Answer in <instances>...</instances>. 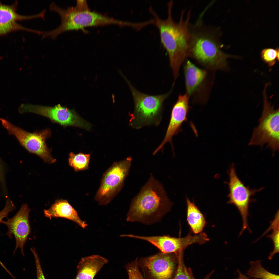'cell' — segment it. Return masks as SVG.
I'll list each match as a JSON object with an SVG mask.
<instances>
[{
	"label": "cell",
	"mask_w": 279,
	"mask_h": 279,
	"mask_svg": "<svg viewBox=\"0 0 279 279\" xmlns=\"http://www.w3.org/2000/svg\"><path fill=\"white\" fill-rule=\"evenodd\" d=\"M173 6L172 1L168 3L167 17L165 19L160 18L151 7L149 10L153 17V24L159 30L161 43L167 53L170 66L176 80L181 65L189 56L188 26L191 10L189 11L185 19V10L182 11L179 21L176 22L172 16Z\"/></svg>",
	"instance_id": "6da1fadb"
},
{
	"label": "cell",
	"mask_w": 279,
	"mask_h": 279,
	"mask_svg": "<svg viewBox=\"0 0 279 279\" xmlns=\"http://www.w3.org/2000/svg\"><path fill=\"white\" fill-rule=\"evenodd\" d=\"M189 56L211 69H226L227 59L234 56L221 50L219 29L205 25L200 17L194 24L188 26Z\"/></svg>",
	"instance_id": "7a4b0ae2"
},
{
	"label": "cell",
	"mask_w": 279,
	"mask_h": 279,
	"mask_svg": "<svg viewBox=\"0 0 279 279\" xmlns=\"http://www.w3.org/2000/svg\"><path fill=\"white\" fill-rule=\"evenodd\" d=\"M172 205L162 184L151 175L132 201L126 220L146 224L155 223L170 211Z\"/></svg>",
	"instance_id": "3957f363"
},
{
	"label": "cell",
	"mask_w": 279,
	"mask_h": 279,
	"mask_svg": "<svg viewBox=\"0 0 279 279\" xmlns=\"http://www.w3.org/2000/svg\"><path fill=\"white\" fill-rule=\"evenodd\" d=\"M49 8L50 10L58 13L61 19L60 25L49 32L50 36L53 39L65 32L83 29L88 26L112 24L126 26L127 24L126 21L117 20L91 11L87 5H76L75 7H70L65 9L53 2L50 4Z\"/></svg>",
	"instance_id": "277c9868"
},
{
	"label": "cell",
	"mask_w": 279,
	"mask_h": 279,
	"mask_svg": "<svg viewBox=\"0 0 279 279\" xmlns=\"http://www.w3.org/2000/svg\"><path fill=\"white\" fill-rule=\"evenodd\" d=\"M123 76L129 86L134 102V109L131 116L130 125L137 129L151 124L158 125L161 120L163 102L169 96L171 90L161 95L146 94L138 90L125 76Z\"/></svg>",
	"instance_id": "5b68a950"
},
{
	"label": "cell",
	"mask_w": 279,
	"mask_h": 279,
	"mask_svg": "<svg viewBox=\"0 0 279 279\" xmlns=\"http://www.w3.org/2000/svg\"><path fill=\"white\" fill-rule=\"evenodd\" d=\"M266 85L263 92L264 104L258 126L253 129L249 145L267 147L273 152L279 149V110L275 109L268 100Z\"/></svg>",
	"instance_id": "8992f818"
},
{
	"label": "cell",
	"mask_w": 279,
	"mask_h": 279,
	"mask_svg": "<svg viewBox=\"0 0 279 279\" xmlns=\"http://www.w3.org/2000/svg\"><path fill=\"white\" fill-rule=\"evenodd\" d=\"M131 161V157H129L115 162L104 173L95 197L99 205H106L121 190L128 174Z\"/></svg>",
	"instance_id": "52a82bcc"
},
{
	"label": "cell",
	"mask_w": 279,
	"mask_h": 279,
	"mask_svg": "<svg viewBox=\"0 0 279 279\" xmlns=\"http://www.w3.org/2000/svg\"><path fill=\"white\" fill-rule=\"evenodd\" d=\"M3 126L9 133L14 136L20 144L29 152L35 154L47 163L56 162L47 146L46 140L51 135L49 129L31 133L12 124L3 118H0Z\"/></svg>",
	"instance_id": "ba28073f"
},
{
	"label": "cell",
	"mask_w": 279,
	"mask_h": 279,
	"mask_svg": "<svg viewBox=\"0 0 279 279\" xmlns=\"http://www.w3.org/2000/svg\"><path fill=\"white\" fill-rule=\"evenodd\" d=\"M21 113L31 112L41 115L53 122L64 126H73L89 130L91 124L81 117L73 110L60 104L48 106L30 104H22L19 108Z\"/></svg>",
	"instance_id": "9c48e42d"
},
{
	"label": "cell",
	"mask_w": 279,
	"mask_h": 279,
	"mask_svg": "<svg viewBox=\"0 0 279 279\" xmlns=\"http://www.w3.org/2000/svg\"><path fill=\"white\" fill-rule=\"evenodd\" d=\"M177 262L175 254L161 252L138 260L144 279H173Z\"/></svg>",
	"instance_id": "30bf717a"
},
{
	"label": "cell",
	"mask_w": 279,
	"mask_h": 279,
	"mask_svg": "<svg viewBox=\"0 0 279 279\" xmlns=\"http://www.w3.org/2000/svg\"><path fill=\"white\" fill-rule=\"evenodd\" d=\"M229 174V193L228 197L229 200L227 203L234 205L241 215L243 226L240 236L246 229H248L250 233L251 232L247 221L249 204L251 201V197L261 189L259 190L250 189L248 187L246 186L237 176L233 164L230 169Z\"/></svg>",
	"instance_id": "8fae6325"
},
{
	"label": "cell",
	"mask_w": 279,
	"mask_h": 279,
	"mask_svg": "<svg viewBox=\"0 0 279 279\" xmlns=\"http://www.w3.org/2000/svg\"><path fill=\"white\" fill-rule=\"evenodd\" d=\"M131 238L146 241L157 247L161 252L166 253H173L177 256L183 253L186 247L194 243H205L206 238L204 234L200 233L192 235L191 233L183 238H176L168 235L144 236L131 234Z\"/></svg>",
	"instance_id": "7c38bea8"
},
{
	"label": "cell",
	"mask_w": 279,
	"mask_h": 279,
	"mask_svg": "<svg viewBox=\"0 0 279 279\" xmlns=\"http://www.w3.org/2000/svg\"><path fill=\"white\" fill-rule=\"evenodd\" d=\"M30 211L27 204H23L13 217L8 218L6 221L2 220L0 222L7 226L8 231L6 235L10 238H12V235L15 237L16 244L14 254L19 248L22 255H24V247L31 230L29 219Z\"/></svg>",
	"instance_id": "4fadbf2b"
},
{
	"label": "cell",
	"mask_w": 279,
	"mask_h": 279,
	"mask_svg": "<svg viewBox=\"0 0 279 279\" xmlns=\"http://www.w3.org/2000/svg\"><path fill=\"white\" fill-rule=\"evenodd\" d=\"M16 8L14 4L8 5L0 2V35L19 30H25L39 35L42 34V31L25 27L18 24L17 21L39 17L44 18L45 10L35 15L24 16L18 14L16 12Z\"/></svg>",
	"instance_id": "5bb4252c"
},
{
	"label": "cell",
	"mask_w": 279,
	"mask_h": 279,
	"mask_svg": "<svg viewBox=\"0 0 279 279\" xmlns=\"http://www.w3.org/2000/svg\"><path fill=\"white\" fill-rule=\"evenodd\" d=\"M189 97L186 93L180 95L178 97L173 107L165 137L161 144L154 151L153 155L161 149L167 143L172 144L173 137L180 131L182 125L187 120V115L189 108Z\"/></svg>",
	"instance_id": "9a60e30c"
},
{
	"label": "cell",
	"mask_w": 279,
	"mask_h": 279,
	"mask_svg": "<svg viewBox=\"0 0 279 279\" xmlns=\"http://www.w3.org/2000/svg\"><path fill=\"white\" fill-rule=\"evenodd\" d=\"M45 216L50 219L53 218H62L72 221L83 228L87 226L82 220L76 211L66 200H56L49 209L44 210Z\"/></svg>",
	"instance_id": "2e32d148"
},
{
	"label": "cell",
	"mask_w": 279,
	"mask_h": 279,
	"mask_svg": "<svg viewBox=\"0 0 279 279\" xmlns=\"http://www.w3.org/2000/svg\"><path fill=\"white\" fill-rule=\"evenodd\" d=\"M108 260L99 255L82 258L76 267L77 274L74 279H94Z\"/></svg>",
	"instance_id": "e0dca14e"
},
{
	"label": "cell",
	"mask_w": 279,
	"mask_h": 279,
	"mask_svg": "<svg viewBox=\"0 0 279 279\" xmlns=\"http://www.w3.org/2000/svg\"><path fill=\"white\" fill-rule=\"evenodd\" d=\"M184 72L187 94L189 96L193 93L203 80L206 72L188 60L184 66Z\"/></svg>",
	"instance_id": "ac0fdd59"
},
{
	"label": "cell",
	"mask_w": 279,
	"mask_h": 279,
	"mask_svg": "<svg viewBox=\"0 0 279 279\" xmlns=\"http://www.w3.org/2000/svg\"><path fill=\"white\" fill-rule=\"evenodd\" d=\"M187 220L192 231L199 234L203 231L206 224L205 217L195 204L187 198Z\"/></svg>",
	"instance_id": "d6986e66"
},
{
	"label": "cell",
	"mask_w": 279,
	"mask_h": 279,
	"mask_svg": "<svg viewBox=\"0 0 279 279\" xmlns=\"http://www.w3.org/2000/svg\"><path fill=\"white\" fill-rule=\"evenodd\" d=\"M250 267L247 274L253 279H279L278 275L272 273L262 266L261 261L257 260L250 263Z\"/></svg>",
	"instance_id": "ffe728a7"
},
{
	"label": "cell",
	"mask_w": 279,
	"mask_h": 279,
	"mask_svg": "<svg viewBox=\"0 0 279 279\" xmlns=\"http://www.w3.org/2000/svg\"><path fill=\"white\" fill-rule=\"evenodd\" d=\"M90 156V153L80 152L75 154L71 152L69 154V164L76 172L87 170L89 169Z\"/></svg>",
	"instance_id": "44dd1931"
},
{
	"label": "cell",
	"mask_w": 279,
	"mask_h": 279,
	"mask_svg": "<svg viewBox=\"0 0 279 279\" xmlns=\"http://www.w3.org/2000/svg\"><path fill=\"white\" fill-rule=\"evenodd\" d=\"M271 230H273L272 234L268 235L267 237L272 240L274 249L273 251L269 254L268 258L269 260L272 259L275 254L279 252V217L277 216H275L274 219L271 222L270 226L263 235H265Z\"/></svg>",
	"instance_id": "7402d4cb"
},
{
	"label": "cell",
	"mask_w": 279,
	"mask_h": 279,
	"mask_svg": "<svg viewBox=\"0 0 279 279\" xmlns=\"http://www.w3.org/2000/svg\"><path fill=\"white\" fill-rule=\"evenodd\" d=\"M183 253H180L176 256L177 265L173 279H192V271L190 268H187L184 264Z\"/></svg>",
	"instance_id": "603a6c76"
},
{
	"label": "cell",
	"mask_w": 279,
	"mask_h": 279,
	"mask_svg": "<svg viewBox=\"0 0 279 279\" xmlns=\"http://www.w3.org/2000/svg\"><path fill=\"white\" fill-rule=\"evenodd\" d=\"M278 48H268L263 49L261 52L262 60L269 67L273 66L279 60Z\"/></svg>",
	"instance_id": "cb8c5ba5"
},
{
	"label": "cell",
	"mask_w": 279,
	"mask_h": 279,
	"mask_svg": "<svg viewBox=\"0 0 279 279\" xmlns=\"http://www.w3.org/2000/svg\"><path fill=\"white\" fill-rule=\"evenodd\" d=\"M125 267L128 274V279H144L139 269L137 258L128 263Z\"/></svg>",
	"instance_id": "d4e9b609"
},
{
	"label": "cell",
	"mask_w": 279,
	"mask_h": 279,
	"mask_svg": "<svg viewBox=\"0 0 279 279\" xmlns=\"http://www.w3.org/2000/svg\"><path fill=\"white\" fill-rule=\"evenodd\" d=\"M31 250L34 258L36 269L37 279H46L42 268L40 258L35 249L32 248Z\"/></svg>",
	"instance_id": "484cf974"
},
{
	"label": "cell",
	"mask_w": 279,
	"mask_h": 279,
	"mask_svg": "<svg viewBox=\"0 0 279 279\" xmlns=\"http://www.w3.org/2000/svg\"><path fill=\"white\" fill-rule=\"evenodd\" d=\"M16 206L12 202L9 198L6 200L4 207L0 212V222L5 218H7L9 214L13 211Z\"/></svg>",
	"instance_id": "4316f807"
},
{
	"label": "cell",
	"mask_w": 279,
	"mask_h": 279,
	"mask_svg": "<svg viewBox=\"0 0 279 279\" xmlns=\"http://www.w3.org/2000/svg\"><path fill=\"white\" fill-rule=\"evenodd\" d=\"M238 276L237 279H250L245 275L243 274L239 270L238 271Z\"/></svg>",
	"instance_id": "83f0119b"
},
{
	"label": "cell",
	"mask_w": 279,
	"mask_h": 279,
	"mask_svg": "<svg viewBox=\"0 0 279 279\" xmlns=\"http://www.w3.org/2000/svg\"><path fill=\"white\" fill-rule=\"evenodd\" d=\"M3 171L2 165L0 163V182L2 180L3 177Z\"/></svg>",
	"instance_id": "f1b7e54d"
},
{
	"label": "cell",
	"mask_w": 279,
	"mask_h": 279,
	"mask_svg": "<svg viewBox=\"0 0 279 279\" xmlns=\"http://www.w3.org/2000/svg\"><path fill=\"white\" fill-rule=\"evenodd\" d=\"M213 273V271H212L210 273L208 274L205 278L203 279H209L211 275ZM192 279H196L192 275Z\"/></svg>",
	"instance_id": "f546056e"
}]
</instances>
